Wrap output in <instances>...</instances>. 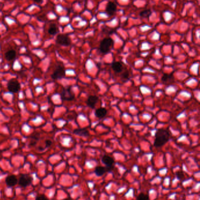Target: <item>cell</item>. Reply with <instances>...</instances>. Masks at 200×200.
I'll return each instance as SVG.
<instances>
[{
	"instance_id": "e0dca14e",
	"label": "cell",
	"mask_w": 200,
	"mask_h": 200,
	"mask_svg": "<svg viewBox=\"0 0 200 200\" xmlns=\"http://www.w3.org/2000/svg\"><path fill=\"white\" fill-rule=\"evenodd\" d=\"M161 80L164 83H172L174 81V77L172 73L164 74L163 75Z\"/></svg>"
},
{
	"instance_id": "277c9868",
	"label": "cell",
	"mask_w": 200,
	"mask_h": 200,
	"mask_svg": "<svg viewBox=\"0 0 200 200\" xmlns=\"http://www.w3.org/2000/svg\"><path fill=\"white\" fill-rule=\"evenodd\" d=\"M56 42L58 44L65 46H69L71 43V41L68 35L64 34L58 35L57 36Z\"/></svg>"
},
{
	"instance_id": "44dd1931",
	"label": "cell",
	"mask_w": 200,
	"mask_h": 200,
	"mask_svg": "<svg viewBox=\"0 0 200 200\" xmlns=\"http://www.w3.org/2000/svg\"><path fill=\"white\" fill-rule=\"evenodd\" d=\"M35 200H49L47 197H45L44 196H41L36 197Z\"/></svg>"
},
{
	"instance_id": "7402d4cb",
	"label": "cell",
	"mask_w": 200,
	"mask_h": 200,
	"mask_svg": "<svg viewBox=\"0 0 200 200\" xmlns=\"http://www.w3.org/2000/svg\"><path fill=\"white\" fill-rule=\"evenodd\" d=\"M45 145H46V147H49L50 146V145H52V141L50 140H47L45 141Z\"/></svg>"
},
{
	"instance_id": "ac0fdd59",
	"label": "cell",
	"mask_w": 200,
	"mask_h": 200,
	"mask_svg": "<svg viewBox=\"0 0 200 200\" xmlns=\"http://www.w3.org/2000/svg\"><path fill=\"white\" fill-rule=\"evenodd\" d=\"M58 32V28L55 24H51L48 29V33L51 35H55Z\"/></svg>"
},
{
	"instance_id": "52a82bcc",
	"label": "cell",
	"mask_w": 200,
	"mask_h": 200,
	"mask_svg": "<svg viewBox=\"0 0 200 200\" xmlns=\"http://www.w3.org/2000/svg\"><path fill=\"white\" fill-rule=\"evenodd\" d=\"M32 178L29 175H21L19 179V184L20 186L25 187L29 185L32 182Z\"/></svg>"
},
{
	"instance_id": "30bf717a",
	"label": "cell",
	"mask_w": 200,
	"mask_h": 200,
	"mask_svg": "<svg viewBox=\"0 0 200 200\" xmlns=\"http://www.w3.org/2000/svg\"><path fill=\"white\" fill-rule=\"evenodd\" d=\"M101 161L107 167L110 168L114 163L113 159L109 156H104L101 159Z\"/></svg>"
},
{
	"instance_id": "5b68a950",
	"label": "cell",
	"mask_w": 200,
	"mask_h": 200,
	"mask_svg": "<svg viewBox=\"0 0 200 200\" xmlns=\"http://www.w3.org/2000/svg\"><path fill=\"white\" fill-rule=\"evenodd\" d=\"M20 83L15 79H12L8 81L7 84V88L9 91L12 93H17L20 89Z\"/></svg>"
},
{
	"instance_id": "ffe728a7",
	"label": "cell",
	"mask_w": 200,
	"mask_h": 200,
	"mask_svg": "<svg viewBox=\"0 0 200 200\" xmlns=\"http://www.w3.org/2000/svg\"><path fill=\"white\" fill-rule=\"evenodd\" d=\"M137 200H149V199L147 195L143 193H141L137 197Z\"/></svg>"
},
{
	"instance_id": "7a4b0ae2",
	"label": "cell",
	"mask_w": 200,
	"mask_h": 200,
	"mask_svg": "<svg viewBox=\"0 0 200 200\" xmlns=\"http://www.w3.org/2000/svg\"><path fill=\"white\" fill-rule=\"evenodd\" d=\"M114 45V42L111 38H105L101 41L100 44L99 49L100 51L104 54L110 51Z\"/></svg>"
},
{
	"instance_id": "5bb4252c",
	"label": "cell",
	"mask_w": 200,
	"mask_h": 200,
	"mask_svg": "<svg viewBox=\"0 0 200 200\" xmlns=\"http://www.w3.org/2000/svg\"><path fill=\"white\" fill-rule=\"evenodd\" d=\"M107 110L104 108H99L97 109L95 111V115L99 118H101L104 117L107 114Z\"/></svg>"
},
{
	"instance_id": "9a60e30c",
	"label": "cell",
	"mask_w": 200,
	"mask_h": 200,
	"mask_svg": "<svg viewBox=\"0 0 200 200\" xmlns=\"http://www.w3.org/2000/svg\"><path fill=\"white\" fill-rule=\"evenodd\" d=\"M16 57V51L14 50L7 51L5 54V57L7 60H12Z\"/></svg>"
},
{
	"instance_id": "9c48e42d",
	"label": "cell",
	"mask_w": 200,
	"mask_h": 200,
	"mask_svg": "<svg viewBox=\"0 0 200 200\" xmlns=\"http://www.w3.org/2000/svg\"><path fill=\"white\" fill-rule=\"evenodd\" d=\"M106 11L109 15H113L116 11V4L113 2H109L107 4Z\"/></svg>"
},
{
	"instance_id": "cb8c5ba5",
	"label": "cell",
	"mask_w": 200,
	"mask_h": 200,
	"mask_svg": "<svg viewBox=\"0 0 200 200\" xmlns=\"http://www.w3.org/2000/svg\"><path fill=\"white\" fill-rule=\"evenodd\" d=\"M35 2H36V3H38V4H41V3H42V1H43V0H33Z\"/></svg>"
},
{
	"instance_id": "603a6c76",
	"label": "cell",
	"mask_w": 200,
	"mask_h": 200,
	"mask_svg": "<svg viewBox=\"0 0 200 200\" xmlns=\"http://www.w3.org/2000/svg\"><path fill=\"white\" fill-rule=\"evenodd\" d=\"M122 77L125 78H128V72H125L123 75H122Z\"/></svg>"
},
{
	"instance_id": "d4e9b609",
	"label": "cell",
	"mask_w": 200,
	"mask_h": 200,
	"mask_svg": "<svg viewBox=\"0 0 200 200\" xmlns=\"http://www.w3.org/2000/svg\"></svg>"
},
{
	"instance_id": "ba28073f",
	"label": "cell",
	"mask_w": 200,
	"mask_h": 200,
	"mask_svg": "<svg viewBox=\"0 0 200 200\" xmlns=\"http://www.w3.org/2000/svg\"><path fill=\"white\" fill-rule=\"evenodd\" d=\"M18 180L17 177L14 175H8L5 179L6 184L8 187H13L17 184Z\"/></svg>"
},
{
	"instance_id": "7c38bea8",
	"label": "cell",
	"mask_w": 200,
	"mask_h": 200,
	"mask_svg": "<svg viewBox=\"0 0 200 200\" xmlns=\"http://www.w3.org/2000/svg\"><path fill=\"white\" fill-rule=\"evenodd\" d=\"M112 67L113 70L116 73H120L123 71V64L120 62H113L112 64Z\"/></svg>"
},
{
	"instance_id": "2e32d148",
	"label": "cell",
	"mask_w": 200,
	"mask_h": 200,
	"mask_svg": "<svg viewBox=\"0 0 200 200\" xmlns=\"http://www.w3.org/2000/svg\"><path fill=\"white\" fill-rule=\"evenodd\" d=\"M107 168L106 169V168L101 167V166H98L95 169V173L97 176L100 177V176L103 175L106 173V172H107Z\"/></svg>"
},
{
	"instance_id": "8992f818",
	"label": "cell",
	"mask_w": 200,
	"mask_h": 200,
	"mask_svg": "<svg viewBox=\"0 0 200 200\" xmlns=\"http://www.w3.org/2000/svg\"><path fill=\"white\" fill-rule=\"evenodd\" d=\"M65 75V70L64 67L61 65H59L56 67L53 73L52 74L51 77L53 80L61 79L64 77Z\"/></svg>"
},
{
	"instance_id": "8fae6325",
	"label": "cell",
	"mask_w": 200,
	"mask_h": 200,
	"mask_svg": "<svg viewBox=\"0 0 200 200\" xmlns=\"http://www.w3.org/2000/svg\"><path fill=\"white\" fill-rule=\"evenodd\" d=\"M98 101V97H97L96 96H89L87 100V105L89 107L92 108H94Z\"/></svg>"
},
{
	"instance_id": "d6986e66",
	"label": "cell",
	"mask_w": 200,
	"mask_h": 200,
	"mask_svg": "<svg viewBox=\"0 0 200 200\" xmlns=\"http://www.w3.org/2000/svg\"><path fill=\"white\" fill-rule=\"evenodd\" d=\"M151 11L149 9H147V10H144L142 12H140V16L143 18H149L151 15Z\"/></svg>"
},
{
	"instance_id": "6da1fadb",
	"label": "cell",
	"mask_w": 200,
	"mask_h": 200,
	"mask_svg": "<svg viewBox=\"0 0 200 200\" xmlns=\"http://www.w3.org/2000/svg\"><path fill=\"white\" fill-rule=\"evenodd\" d=\"M155 139L154 145L155 147L159 148L166 144L170 138L169 132L165 129H160L155 133Z\"/></svg>"
},
{
	"instance_id": "4fadbf2b",
	"label": "cell",
	"mask_w": 200,
	"mask_h": 200,
	"mask_svg": "<svg viewBox=\"0 0 200 200\" xmlns=\"http://www.w3.org/2000/svg\"><path fill=\"white\" fill-rule=\"evenodd\" d=\"M74 133H75L77 135L83 136V137H87L89 135V132L86 129H76L74 130Z\"/></svg>"
},
{
	"instance_id": "3957f363",
	"label": "cell",
	"mask_w": 200,
	"mask_h": 200,
	"mask_svg": "<svg viewBox=\"0 0 200 200\" xmlns=\"http://www.w3.org/2000/svg\"><path fill=\"white\" fill-rule=\"evenodd\" d=\"M61 96L63 101H72L75 99V95L71 87L64 88L61 92Z\"/></svg>"
}]
</instances>
